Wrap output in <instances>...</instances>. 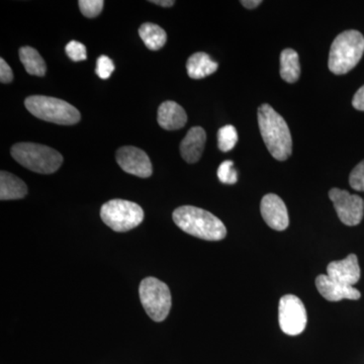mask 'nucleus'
Listing matches in <instances>:
<instances>
[{
  "label": "nucleus",
  "mask_w": 364,
  "mask_h": 364,
  "mask_svg": "<svg viewBox=\"0 0 364 364\" xmlns=\"http://www.w3.org/2000/svg\"><path fill=\"white\" fill-rule=\"evenodd\" d=\"M257 117L261 136L270 154L279 161H286L293 152V140L287 122L268 104L260 105Z\"/></svg>",
  "instance_id": "f257e3e1"
},
{
  "label": "nucleus",
  "mask_w": 364,
  "mask_h": 364,
  "mask_svg": "<svg viewBox=\"0 0 364 364\" xmlns=\"http://www.w3.org/2000/svg\"><path fill=\"white\" fill-rule=\"evenodd\" d=\"M172 218L177 227L191 236L208 241H220L226 237L224 223L203 208L183 205L174 210Z\"/></svg>",
  "instance_id": "f03ea898"
},
{
  "label": "nucleus",
  "mask_w": 364,
  "mask_h": 364,
  "mask_svg": "<svg viewBox=\"0 0 364 364\" xmlns=\"http://www.w3.org/2000/svg\"><path fill=\"white\" fill-rule=\"evenodd\" d=\"M363 53V33L355 30L345 31L333 41L328 67L332 73L344 75L358 65Z\"/></svg>",
  "instance_id": "7ed1b4c3"
},
{
  "label": "nucleus",
  "mask_w": 364,
  "mask_h": 364,
  "mask_svg": "<svg viewBox=\"0 0 364 364\" xmlns=\"http://www.w3.org/2000/svg\"><path fill=\"white\" fill-rule=\"evenodd\" d=\"M11 154L21 166L40 174L54 173L63 163V156L58 151L41 144H16L11 147Z\"/></svg>",
  "instance_id": "20e7f679"
},
{
  "label": "nucleus",
  "mask_w": 364,
  "mask_h": 364,
  "mask_svg": "<svg viewBox=\"0 0 364 364\" xmlns=\"http://www.w3.org/2000/svg\"><path fill=\"white\" fill-rule=\"evenodd\" d=\"M25 105L33 116L50 123L71 126L81 119L75 107L59 98L32 95L26 98Z\"/></svg>",
  "instance_id": "39448f33"
},
{
  "label": "nucleus",
  "mask_w": 364,
  "mask_h": 364,
  "mask_svg": "<svg viewBox=\"0 0 364 364\" xmlns=\"http://www.w3.org/2000/svg\"><path fill=\"white\" fill-rule=\"evenodd\" d=\"M141 303L146 313L155 322H162L168 317L171 309L169 287L155 277H146L139 289Z\"/></svg>",
  "instance_id": "423d86ee"
},
{
  "label": "nucleus",
  "mask_w": 364,
  "mask_h": 364,
  "mask_svg": "<svg viewBox=\"0 0 364 364\" xmlns=\"http://www.w3.org/2000/svg\"><path fill=\"white\" fill-rule=\"evenodd\" d=\"M100 218L116 232H128L144 220L143 208L138 203L124 200H112L100 208Z\"/></svg>",
  "instance_id": "0eeeda50"
},
{
  "label": "nucleus",
  "mask_w": 364,
  "mask_h": 364,
  "mask_svg": "<svg viewBox=\"0 0 364 364\" xmlns=\"http://www.w3.org/2000/svg\"><path fill=\"white\" fill-rule=\"evenodd\" d=\"M279 320L280 329L289 336H296L305 331L306 311L303 301L294 296L287 294L279 301Z\"/></svg>",
  "instance_id": "6e6552de"
},
{
  "label": "nucleus",
  "mask_w": 364,
  "mask_h": 364,
  "mask_svg": "<svg viewBox=\"0 0 364 364\" xmlns=\"http://www.w3.org/2000/svg\"><path fill=\"white\" fill-rule=\"evenodd\" d=\"M329 198L340 221L350 227L360 224L364 214V200L360 196L351 195L343 189L332 188L329 191Z\"/></svg>",
  "instance_id": "1a4fd4ad"
},
{
  "label": "nucleus",
  "mask_w": 364,
  "mask_h": 364,
  "mask_svg": "<svg viewBox=\"0 0 364 364\" xmlns=\"http://www.w3.org/2000/svg\"><path fill=\"white\" fill-rule=\"evenodd\" d=\"M117 162L127 173L142 178L152 176V163L145 151L124 146L117 151Z\"/></svg>",
  "instance_id": "9d476101"
},
{
  "label": "nucleus",
  "mask_w": 364,
  "mask_h": 364,
  "mask_svg": "<svg viewBox=\"0 0 364 364\" xmlns=\"http://www.w3.org/2000/svg\"><path fill=\"white\" fill-rule=\"evenodd\" d=\"M260 210L263 220L275 231H284L289 227V218L286 203L279 196L268 193L263 196Z\"/></svg>",
  "instance_id": "9b49d317"
},
{
  "label": "nucleus",
  "mask_w": 364,
  "mask_h": 364,
  "mask_svg": "<svg viewBox=\"0 0 364 364\" xmlns=\"http://www.w3.org/2000/svg\"><path fill=\"white\" fill-rule=\"evenodd\" d=\"M327 275L330 279L345 286L353 287L360 279V267L358 256L350 254L343 260L333 261L327 267Z\"/></svg>",
  "instance_id": "f8f14e48"
},
{
  "label": "nucleus",
  "mask_w": 364,
  "mask_h": 364,
  "mask_svg": "<svg viewBox=\"0 0 364 364\" xmlns=\"http://www.w3.org/2000/svg\"><path fill=\"white\" fill-rule=\"evenodd\" d=\"M316 287L323 298L329 301H339L342 299L358 301L361 298L360 291L354 287L345 286L330 279L327 274L318 275L316 279Z\"/></svg>",
  "instance_id": "ddd939ff"
},
{
  "label": "nucleus",
  "mask_w": 364,
  "mask_h": 364,
  "mask_svg": "<svg viewBox=\"0 0 364 364\" xmlns=\"http://www.w3.org/2000/svg\"><path fill=\"white\" fill-rule=\"evenodd\" d=\"M207 142V133L202 127H193L181 144V154L184 161L196 163L202 157Z\"/></svg>",
  "instance_id": "4468645a"
},
{
  "label": "nucleus",
  "mask_w": 364,
  "mask_h": 364,
  "mask_svg": "<svg viewBox=\"0 0 364 364\" xmlns=\"http://www.w3.org/2000/svg\"><path fill=\"white\" fill-rule=\"evenodd\" d=\"M158 124L167 131L179 130L186 126L188 114L183 107L176 102L167 100L163 102L158 109Z\"/></svg>",
  "instance_id": "2eb2a0df"
},
{
  "label": "nucleus",
  "mask_w": 364,
  "mask_h": 364,
  "mask_svg": "<svg viewBox=\"0 0 364 364\" xmlns=\"http://www.w3.org/2000/svg\"><path fill=\"white\" fill-rule=\"evenodd\" d=\"M217 62L214 61L207 53L198 52L191 55L186 63V70L189 77L202 79L212 75L218 70Z\"/></svg>",
  "instance_id": "dca6fc26"
},
{
  "label": "nucleus",
  "mask_w": 364,
  "mask_h": 364,
  "mask_svg": "<svg viewBox=\"0 0 364 364\" xmlns=\"http://www.w3.org/2000/svg\"><path fill=\"white\" fill-rule=\"evenodd\" d=\"M26 195H28V188H26L25 182L9 172L1 171L0 173V200H21Z\"/></svg>",
  "instance_id": "f3484780"
},
{
  "label": "nucleus",
  "mask_w": 364,
  "mask_h": 364,
  "mask_svg": "<svg viewBox=\"0 0 364 364\" xmlns=\"http://www.w3.org/2000/svg\"><path fill=\"white\" fill-rule=\"evenodd\" d=\"M280 76L287 83H294L301 75L299 54L293 49H286L280 54Z\"/></svg>",
  "instance_id": "a211bd4d"
},
{
  "label": "nucleus",
  "mask_w": 364,
  "mask_h": 364,
  "mask_svg": "<svg viewBox=\"0 0 364 364\" xmlns=\"http://www.w3.org/2000/svg\"><path fill=\"white\" fill-rule=\"evenodd\" d=\"M139 35L143 40L144 44L151 51H158L166 44V32L161 26L152 23H146L139 28Z\"/></svg>",
  "instance_id": "6ab92c4d"
},
{
  "label": "nucleus",
  "mask_w": 364,
  "mask_h": 364,
  "mask_svg": "<svg viewBox=\"0 0 364 364\" xmlns=\"http://www.w3.org/2000/svg\"><path fill=\"white\" fill-rule=\"evenodd\" d=\"M20 59L26 71L31 75L43 77L47 71L45 60L39 54L37 50L32 47H21L20 49Z\"/></svg>",
  "instance_id": "aec40b11"
},
{
  "label": "nucleus",
  "mask_w": 364,
  "mask_h": 364,
  "mask_svg": "<svg viewBox=\"0 0 364 364\" xmlns=\"http://www.w3.org/2000/svg\"><path fill=\"white\" fill-rule=\"evenodd\" d=\"M238 142V133L232 124H227L218 131V147L222 152H229L234 149Z\"/></svg>",
  "instance_id": "412c9836"
},
{
  "label": "nucleus",
  "mask_w": 364,
  "mask_h": 364,
  "mask_svg": "<svg viewBox=\"0 0 364 364\" xmlns=\"http://www.w3.org/2000/svg\"><path fill=\"white\" fill-rule=\"evenodd\" d=\"M218 178L225 184H235L238 181V172L234 168V162L227 160L218 169Z\"/></svg>",
  "instance_id": "4be33fe9"
},
{
  "label": "nucleus",
  "mask_w": 364,
  "mask_h": 364,
  "mask_svg": "<svg viewBox=\"0 0 364 364\" xmlns=\"http://www.w3.org/2000/svg\"><path fill=\"white\" fill-rule=\"evenodd\" d=\"M104 0H79L81 14L86 18H93L100 16L104 9Z\"/></svg>",
  "instance_id": "5701e85b"
},
{
  "label": "nucleus",
  "mask_w": 364,
  "mask_h": 364,
  "mask_svg": "<svg viewBox=\"0 0 364 364\" xmlns=\"http://www.w3.org/2000/svg\"><path fill=\"white\" fill-rule=\"evenodd\" d=\"M67 56L74 62L85 61L87 59L85 46L77 41H71L65 48Z\"/></svg>",
  "instance_id": "b1692460"
},
{
  "label": "nucleus",
  "mask_w": 364,
  "mask_h": 364,
  "mask_svg": "<svg viewBox=\"0 0 364 364\" xmlns=\"http://www.w3.org/2000/svg\"><path fill=\"white\" fill-rule=\"evenodd\" d=\"M114 71V64L112 59H109L105 55L98 57L97 68H95V73L97 74L98 77L105 79H105H109Z\"/></svg>",
  "instance_id": "393cba45"
},
{
  "label": "nucleus",
  "mask_w": 364,
  "mask_h": 364,
  "mask_svg": "<svg viewBox=\"0 0 364 364\" xmlns=\"http://www.w3.org/2000/svg\"><path fill=\"white\" fill-rule=\"evenodd\" d=\"M349 183L354 191H364V160L352 170Z\"/></svg>",
  "instance_id": "a878e982"
},
{
  "label": "nucleus",
  "mask_w": 364,
  "mask_h": 364,
  "mask_svg": "<svg viewBox=\"0 0 364 364\" xmlns=\"http://www.w3.org/2000/svg\"><path fill=\"white\" fill-rule=\"evenodd\" d=\"M14 80V73L9 64L4 61V59H0V81L4 85L11 83Z\"/></svg>",
  "instance_id": "bb28decb"
},
{
  "label": "nucleus",
  "mask_w": 364,
  "mask_h": 364,
  "mask_svg": "<svg viewBox=\"0 0 364 364\" xmlns=\"http://www.w3.org/2000/svg\"><path fill=\"white\" fill-rule=\"evenodd\" d=\"M352 105L358 111L364 112V85L356 91L352 100Z\"/></svg>",
  "instance_id": "cd10ccee"
},
{
  "label": "nucleus",
  "mask_w": 364,
  "mask_h": 364,
  "mask_svg": "<svg viewBox=\"0 0 364 364\" xmlns=\"http://www.w3.org/2000/svg\"><path fill=\"white\" fill-rule=\"evenodd\" d=\"M261 4H262L261 0H242L241 1L242 6L248 9H256V7L259 6Z\"/></svg>",
  "instance_id": "c85d7f7f"
},
{
  "label": "nucleus",
  "mask_w": 364,
  "mask_h": 364,
  "mask_svg": "<svg viewBox=\"0 0 364 364\" xmlns=\"http://www.w3.org/2000/svg\"><path fill=\"white\" fill-rule=\"evenodd\" d=\"M151 4H157V6L163 7H171L174 6L176 1L173 0H151Z\"/></svg>",
  "instance_id": "c756f323"
}]
</instances>
